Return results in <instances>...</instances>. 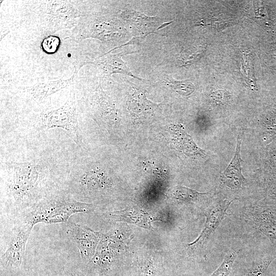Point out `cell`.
<instances>
[{
	"mask_svg": "<svg viewBox=\"0 0 276 276\" xmlns=\"http://www.w3.org/2000/svg\"><path fill=\"white\" fill-rule=\"evenodd\" d=\"M97 63L110 74L121 73L141 80L133 75L125 63L121 58V55L119 54H109L101 57L97 61Z\"/></svg>",
	"mask_w": 276,
	"mask_h": 276,
	"instance_id": "12",
	"label": "cell"
},
{
	"mask_svg": "<svg viewBox=\"0 0 276 276\" xmlns=\"http://www.w3.org/2000/svg\"><path fill=\"white\" fill-rule=\"evenodd\" d=\"M70 276H88V275H86L81 274V273H74Z\"/></svg>",
	"mask_w": 276,
	"mask_h": 276,
	"instance_id": "21",
	"label": "cell"
},
{
	"mask_svg": "<svg viewBox=\"0 0 276 276\" xmlns=\"http://www.w3.org/2000/svg\"><path fill=\"white\" fill-rule=\"evenodd\" d=\"M164 82L172 87L179 94L185 96L191 95L195 90L194 84L187 80L177 81L172 78H169Z\"/></svg>",
	"mask_w": 276,
	"mask_h": 276,
	"instance_id": "16",
	"label": "cell"
},
{
	"mask_svg": "<svg viewBox=\"0 0 276 276\" xmlns=\"http://www.w3.org/2000/svg\"><path fill=\"white\" fill-rule=\"evenodd\" d=\"M105 216L112 220L134 224L148 229L153 228L151 223L156 220L149 213L135 206L110 212L107 213Z\"/></svg>",
	"mask_w": 276,
	"mask_h": 276,
	"instance_id": "8",
	"label": "cell"
},
{
	"mask_svg": "<svg viewBox=\"0 0 276 276\" xmlns=\"http://www.w3.org/2000/svg\"><path fill=\"white\" fill-rule=\"evenodd\" d=\"M254 220L259 231L272 243L276 242V208L257 211Z\"/></svg>",
	"mask_w": 276,
	"mask_h": 276,
	"instance_id": "10",
	"label": "cell"
},
{
	"mask_svg": "<svg viewBox=\"0 0 276 276\" xmlns=\"http://www.w3.org/2000/svg\"><path fill=\"white\" fill-rule=\"evenodd\" d=\"M274 276H276V275H274Z\"/></svg>",
	"mask_w": 276,
	"mask_h": 276,
	"instance_id": "22",
	"label": "cell"
},
{
	"mask_svg": "<svg viewBox=\"0 0 276 276\" xmlns=\"http://www.w3.org/2000/svg\"><path fill=\"white\" fill-rule=\"evenodd\" d=\"M276 255H267L258 260L249 268L243 276H266L268 268Z\"/></svg>",
	"mask_w": 276,
	"mask_h": 276,
	"instance_id": "14",
	"label": "cell"
},
{
	"mask_svg": "<svg viewBox=\"0 0 276 276\" xmlns=\"http://www.w3.org/2000/svg\"><path fill=\"white\" fill-rule=\"evenodd\" d=\"M73 77L66 80H60L23 87L22 90L27 93L33 98L39 101H43L61 89L69 86L73 80Z\"/></svg>",
	"mask_w": 276,
	"mask_h": 276,
	"instance_id": "11",
	"label": "cell"
},
{
	"mask_svg": "<svg viewBox=\"0 0 276 276\" xmlns=\"http://www.w3.org/2000/svg\"><path fill=\"white\" fill-rule=\"evenodd\" d=\"M210 97L220 103H227L230 99L229 93L223 89H218L210 94Z\"/></svg>",
	"mask_w": 276,
	"mask_h": 276,
	"instance_id": "19",
	"label": "cell"
},
{
	"mask_svg": "<svg viewBox=\"0 0 276 276\" xmlns=\"http://www.w3.org/2000/svg\"><path fill=\"white\" fill-rule=\"evenodd\" d=\"M209 194L199 192L185 186H178L172 192L173 199L180 203H190L197 202Z\"/></svg>",
	"mask_w": 276,
	"mask_h": 276,
	"instance_id": "13",
	"label": "cell"
},
{
	"mask_svg": "<svg viewBox=\"0 0 276 276\" xmlns=\"http://www.w3.org/2000/svg\"><path fill=\"white\" fill-rule=\"evenodd\" d=\"M233 200H221L210 206L205 211V221L198 237L187 247L192 251L200 249L206 244L224 218Z\"/></svg>",
	"mask_w": 276,
	"mask_h": 276,
	"instance_id": "6",
	"label": "cell"
},
{
	"mask_svg": "<svg viewBox=\"0 0 276 276\" xmlns=\"http://www.w3.org/2000/svg\"><path fill=\"white\" fill-rule=\"evenodd\" d=\"M33 225L21 218L1 225V262L3 266L15 269L22 262L27 242Z\"/></svg>",
	"mask_w": 276,
	"mask_h": 276,
	"instance_id": "3",
	"label": "cell"
},
{
	"mask_svg": "<svg viewBox=\"0 0 276 276\" xmlns=\"http://www.w3.org/2000/svg\"><path fill=\"white\" fill-rule=\"evenodd\" d=\"M95 118L105 128L113 127L117 121V112L114 104L102 90L95 98Z\"/></svg>",
	"mask_w": 276,
	"mask_h": 276,
	"instance_id": "9",
	"label": "cell"
},
{
	"mask_svg": "<svg viewBox=\"0 0 276 276\" xmlns=\"http://www.w3.org/2000/svg\"><path fill=\"white\" fill-rule=\"evenodd\" d=\"M203 52L201 48H191L186 50L180 55L179 60L182 65H187L195 62L201 57Z\"/></svg>",
	"mask_w": 276,
	"mask_h": 276,
	"instance_id": "17",
	"label": "cell"
},
{
	"mask_svg": "<svg viewBox=\"0 0 276 276\" xmlns=\"http://www.w3.org/2000/svg\"><path fill=\"white\" fill-rule=\"evenodd\" d=\"M59 44V40L58 38L54 36H50L43 40L42 47L45 52L51 53L57 50Z\"/></svg>",
	"mask_w": 276,
	"mask_h": 276,
	"instance_id": "18",
	"label": "cell"
},
{
	"mask_svg": "<svg viewBox=\"0 0 276 276\" xmlns=\"http://www.w3.org/2000/svg\"><path fill=\"white\" fill-rule=\"evenodd\" d=\"M1 187V224L8 223L60 190L32 162L7 164Z\"/></svg>",
	"mask_w": 276,
	"mask_h": 276,
	"instance_id": "1",
	"label": "cell"
},
{
	"mask_svg": "<svg viewBox=\"0 0 276 276\" xmlns=\"http://www.w3.org/2000/svg\"><path fill=\"white\" fill-rule=\"evenodd\" d=\"M142 276H156V270L153 262L148 260L143 264L141 269Z\"/></svg>",
	"mask_w": 276,
	"mask_h": 276,
	"instance_id": "20",
	"label": "cell"
},
{
	"mask_svg": "<svg viewBox=\"0 0 276 276\" xmlns=\"http://www.w3.org/2000/svg\"><path fill=\"white\" fill-rule=\"evenodd\" d=\"M95 208L94 204L79 201L60 190L45 197L16 218H21L33 226L39 223L66 222L73 214L90 213Z\"/></svg>",
	"mask_w": 276,
	"mask_h": 276,
	"instance_id": "2",
	"label": "cell"
},
{
	"mask_svg": "<svg viewBox=\"0 0 276 276\" xmlns=\"http://www.w3.org/2000/svg\"><path fill=\"white\" fill-rule=\"evenodd\" d=\"M66 234L78 248L82 260L89 263L95 255L102 233L82 223L70 222L67 225Z\"/></svg>",
	"mask_w": 276,
	"mask_h": 276,
	"instance_id": "5",
	"label": "cell"
},
{
	"mask_svg": "<svg viewBox=\"0 0 276 276\" xmlns=\"http://www.w3.org/2000/svg\"><path fill=\"white\" fill-rule=\"evenodd\" d=\"M242 138V132L241 131L237 135L236 147L233 158L221 175L222 182L231 189L242 188L246 182L241 166V162L243 161L240 155Z\"/></svg>",
	"mask_w": 276,
	"mask_h": 276,
	"instance_id": "7",
	"label": "cell"
},
{
	"mask_svg": "<svg viewBox=\"0 0 276 276\" xmlns=\"http://www.w3.org/2000/svg\"><path fill=\"white\" fill-rule=\"evenodd\" d=\"M40 118L42 125L47 129H63L75 143L80 145L81 143L82 136L78 124L75 97L73 93H71L63 105L58 109L42 113Z\"/></svg>",
	"mask_w": 276,
	"mask_h": 276,
	"instance_id": "4",
	"label": "cell"
},
{
	"mask_svg": "<svg viewBox=\"0 0 276 276\" xmlns=\"http://www.w3.org/2000/svg\"><path fill=\"white\" fill-rule=\"evenodd\" d=\"M237 252V250H232L227 253L220 265L209 276H231Z\"/></svg>",
	"mask_w": 276,
	"mask_h": 276,
	"instance_id": "15",
	"label": "cell"
}]
</instances>
